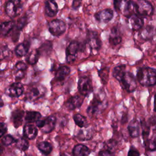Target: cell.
I'll return each mask as SVG.
<instances>
[{
  "instance_id": "6da1fadb",
  "label": "cell",
  "mask_w": 156,
  "mask_h": 156,
  "mask_svg": "<svg viewBox=\"0 0 156 156\" xmlns=\"http://www.w3.org/2000/svg\"><path fill=\"white\" fill-rule=\"evenodd\" d=\"M136 78L142 86H153L156 83V71L150 67L141 68L137 72Z\"/></svg>"
},
{
  "instance_id": "7a4b0ae2",
  "label": "cell",
  "mask_w": 156,
  "mask_h": 156,
  "mask_svg": "<svg viewBox=\"0 0 156 156\" xmlns=\"http://www.w3.org/2000/svg\"><path fill=\"white\" fill-rule=\"evenodd\" d=\"M107 106V102L105 99L104 96H102V94H96L94 95L92 101L87 108V112L90 117H92L94 115L100 113Z\"/></svg>"
},
{
  "instance_id": "3957f363",
  "label": "cell",
  "mask_w": 156,
  "mask_h": 156,
  "mask_svg": "<svg viewBox=\"0 0 156 156\" xmlns=\"http://www.w3.org/2000/svg\"><path fill=\"white\" fill-rule=\"evenodd\" d=\"M122 89L127 92L132 93L135 90L137 87L136 80L135 76L130 72L127 71L118 80Z\"/></svg>"
},
{
  "instance_id": "277c9868",
  "label": "cell",
  "mask_w": 156,
  "mask_h": 156,
  "mask_svg": "<svg viewBox=\"0 0 156 156\" xmlns=\"http://www.w3.org/2000/svg\"><path fill=\"white\" fill-rule=\"evenodd\" d=\"M23 9L21 0H9L5 4V12L7 16L14 18L18 16Z\"/></svg>"
},
{
  "instance_id": "5b68a950",
  "label": "cell",
  "mask_w": 156,
  "mask_h": 156,
  "mask_svg": "<svg viewBox=\"0 0 156 156\" xmlns=\"http://www.w3.org/2000/svg\"><path fill=\"white\" fill-rule=\"evenodd\" d=\"M37 126L40 128L44 133H49L51 132L55 128L56 124V118L54 115H51L45 119L41 118L36 122Z\"/></svg>"
},
{
  "instance_id": "8992f818",
  "label": "cell",
  "mask_w": 156,
  "mask_h": 156,
  "mask_svg": "<svg viewBox=\"0 0 156 156\" xmlns=\"http://www.w3.org/2000/svg\"><path fill=\"white\" fill-rule=\"evenodd\" d=\"M46 93V88L42 85H38L31 87L26 93V99L30 102L37 101L43 98Z\"/></svg>"
},
{
  "instance_id": "52a82bcc",
  "label": "cell",
  "mask_w": 156,
  "mask_h": 156,
  "mask_svg": "<svg viewBox=\"0 0 156 156\" xmlns=\"http://www.w3.org/2000/svg\"><path fill=\"white\" fill-rule=\"evenodd\" d=\"M78 90L82 96H88L93 90L91 79L86 76L80 77L78 80Z\"/></svg>"
},
{
  "instance_id": "ba28073f",
  "label": "cell",
  "mask_w": 156,
  "mask_h": 156,
  "mask_svg": "<svg viewBox=\"0 0 156 156\" xmlns=\"http://www.w3.org/2000/svg\"><path fill=\"white\" fill-rule=\"evenodd\" d=\"M48 29L52 35L58 37L62 35L66 31V24L63 20L55 19L48 23Z\"/></svg>"
},
{
  "instance_id": "9c48e42d",
  "label": "cell",
  "mask_w": 156,
  "mask_h": 156,
  "mask_svg": "<svg viewBox=\"0 0 156 156\" xmlns=\"http://www.w3.org/2000/svg\"><path fill=\"white\" fill-rule=\"evenodd\" d=\"M136 12L140 16H149L154 13V7L152 4L147 0H138L135 2Z\"/></svg>"
},
{
  "instance_id": "30bf717a",
  "label": "cell",
  "mask_w": 156,
  "mask_h": 156,
  "mask_svg": "<svg viewBox=\"0 0 156 156\" xmlns=\"http://www.w3.org/2000/svg\"><path fill=\"white\" fill-rule=\"evenodd\" d=\"M81 44L77 41H71L66 49V60L68 63L73 62L77 57L78 52L81 50Z\"/></svg>"
},
{
  "instance_id": "8fae6325",
  "label": "cell",
  "mask_w": 156,
  "mask_h": 156,
  "mask_svg": "<svg viewBox=\"0 0 156 156\" xmlns=\"http://www.w3.org/2000/svg\"><path fill=\"white\" fill-rule=\"evenodd\" d=\"M87 44L91 49L99 50L101 48L102 41L98 32L95 30H88L87 34Z\"/></svg>"
},
{
  "instance_id": "7c38bea8",
  "label": "cell",
  "mask_w": 156,
  "mask_h": 156,
  "mask_svg": "<svg viewBox=\"0 0 156 156\" xmlns=\"http://www.w3.org/2000/svg\"><path fill=\"white\" fill-rule=\"evenodd\" d=\"M27 17L26 16H24L21 17L15 23V26L12 31L11 34V37H12V40H13V42H16L18 40V38L20 36V32L21 30L25 27V26L27 23Z\"/></svg>"
},
{
  "instance_id": "4fadbf2b",
  "label": "cell",
  "mask_w": 156,
  "mask_h": 156,
  "mask_svg": "<svg viewBox=\"0 0 156 156\" xmlns=\"http://www.w3.org/2000/svg\"><path fill=\"white\" fill-rule=\"evenodd\" d=\"M24 87L20 82H15L9 85L5 91V93L8 96L12 98L20 97L24 93Z\"/></svg>"
},
{
  "instance_id": "5bb4252c",
  "label": "cell",
  "mask_w": 156,
  "mask_h": 156,
  "mask_svg": "<svg viewBox=\"0 0 156 156\" xmlns=\"http://www.w3.org/2000/svg\"><path fill=\"white\" fill-rule=\"evenodd\" d=\"M96 21L100 23H107L111 21L113 17V12L110 9H105L96 12L94 15Z\"/></svg>"
},
{
  "instance_id": "9a60e30c",
  "label": "cell",
  "mask_w": 156,
  "mask_h": 156,
  "mask_svg": "<svg viewBox=\"0 0 156 156\" xmlns=\"http://www.w3.org/2000/svg\"><path fill=\"white\" fill-rule=\"evenodd\" d=\"M128 24L130 29L133 30L141 29L144 24L143 18L138 15L134 13L128 17Z\"/></svg>"
},
{
  "instance_id": "2e32d148",
  "label": "cell",
  "mask_w": 156,
  "mask_h": 156,
  "mask_svg": "<svg viewBox=\"0 0 156 156\" xmlns=\"http://www.w3.org/2000/svg\"><path fill=\"white\" fill-rule=\"evenodd\" d=\"M83 102V96L80 95H74L68 99L65 103L66 107L69 110H73L77 108H79Z\"/></svg>"
},
{
  "instance_id": "e0dca14e",
  "label": "cell",
  "mask_w": 156,
  "mask_h": 156,
  "mask_svg": "<svg viewBox=\"0 0 156 156\" xmlns=\"http://www.w3.org/2000/svg\"><path fill=\"white\" fill-rule=\"evenodd\" d=\"M70 74V69L65 65L60 66L55 71L54 80L56 82L62 83Z\"/></svg>"
},
{
  "instance_id": "ac0fdd59",
  "label": "cell",
  "mask_w": 156,
  "mask_h": 156,
  "mask_svg": "<svg viewBox=\"0 0 156 156\" xmlns=\"http://www.w3.org/2000/svg\"><path fill=\"white\" fill-rule=\"evenodd\" d=\"M58 11L57 3L55 0H46L44 4V13L48 17H54Z\"/></svg>"
},
{
  "instance_id": "d6986e66",
  "label": "cell",
  "mask_w": 156,
  "mask_h": 156,
  "mask_svg": "<svg viewBox=\"0 0 156 156\" xmlns=\"http://www.w3.org/2000/svg\"><path fill=\"white\" fill-rule=\"evenodd\" d=\"M27 69V65L22 62H18L13 68V74L16 79H21L25 76L26 70Z\"/></svg>"
},
{
  "instance_id": "ffe728a7",
  "label": "cell",
  "mask_w": 156,
  "mask_h": 156,
  "mask_svg": "<svg viewBox=\"0 0 156 156\" xmlns=\"http://www.w3.org/2000/svg\"><path fill=\"white\" fill-rule=\"evenodd\" d=\"M140 122L136 119H132L127 126L129 135L132 138L138 137L140 135Z\"/></svg>"
},
{
  "instance_id": "44dd1931",
  "label": "cell",
  "mask_w": 156,
  "mask_h": 156,
  "mask_svg": "<svg viewBox=\"0 0 156 156\" xmlns=\"http://www.w3.org/2000/svg\"><path fill=\"white\" fill-rule=\"evenodd\" d=\"M24 117V112L21 109L15 110L11 115V119L15 128L19 127L21 126L23 118Z\"/></svg>"
},
{
  "instance_id": "7402d4cb",
  "label": "cell",
  "mask_w": 156,
  "mask_h": 156,
  "mask_svg": "<svg viewBox=\"0 0 156 156\" xmlns=\"http://www.w3.org/2000/svg\"><path fill=\"white\" fill-rule=\"evenodd\" d=\"M122 41V37L120 31L117 26L113 27L109 35V43L112 46L119 44Z\"/></svg>"
},
{
  "instance_id": "603a6c76",
  "label": "cell",
  "mask_w": 156,
  "mask_h": 156,
  "mask_svg": "<svg viewBox=\"0 0 156 156\" xmlns=\"http://www.w3.org/2000/svg\"><path fill=\"white\" fill-rule=\"evenodd\" d=\"M37 133L38 130L34 125L30 123L24 125L23 127V135L26 138L33 140L37 136Z\"/></svg>"
},
{
  "instance_id": "cb8c5ba5",
  "label": "cell",
  "mask_w": 156,
  "mask_h": 156,
  "mask_svg": "<svg viewBox=\"0 0 156 156\" xmlns=\"http://www.w3.org/2000/svg\"><path fill=\"white\" fill-rule=\"evenodd\" d=\"M30 46V41L28 40H24L16 46L15 49V52L18 57L25 56L28 53Z\"/></svg>"
},
{
  "instance_id": "d4e9b609",
  "label": "cell",
  "mask_w": 156,
  "mask_h": 156,
  "mask_svg": "<svg viewBox=\"0 0 156 156\" xmlns=\"http://www.w3.org/2000/svg\"><path fill=\"white\" fill-rule=\"evenodd\" d=\"M15 22L13 20L2 22L0 24V35L6 37L10 34L14 26Z\"/></svg>"
},
{
  "instance_id": "484cf974",
  "label": "cell",
  "mask_w": 156,
  "mask_h": 156,
  "mask_svg": "<svg viewBox=\"0 0 156 156\" xmlns=\"http://www.w3.org/2000/svg\"><path fill=\"white\" fill-rule=\"evenodd\" d=\"M93 135V129L92 127H84L80 129L77 135V138L80 141H87L90 140Z\"/></svg>"
},
{
  "instance_id": "4316f807",
  "label": "cell",
  "mask_w": 156,
  "mask_h": 156,
  "mask_svg": "<svg viewBox=\"0 0 156 156\" xmlns=\"http://www.w3.org/2000/svg\"><path fill=\"white\" fill-rule=\"evenodd\" d=\"M136 13L135 2L132 0H127L125 2L122 13L126 17H129L132 15Z\"/></svg>"
},
{
  "instance_id": "83f0119b",
  "label": "cell",
  "mask_w": 156,
  "mask_h": 156,
  "mask_svg": "<svg viewBox=\"0 0 156 156\" xmlns=\"http://www.w3.org/2000/svg\"><path fill=\"white\" fill-rule=\"evenodd\" d=\"M90 152V149L83 144H78L73 149V156H88Z\"/></svg>"
},
{
  "instance_id": "f1b7e54d",
  "label": "cell",
  "mask_w": 156,
  "mask_h": 156,
  "mask_svg": "<svg viewBox=\"0 0 156 156\" xmlns=\"http://www.w3.org/2000/svg\"><path fill=\"white\" fill-rule=\"evenodd\" d=\"M154 28L152 26H148L142 29L140 32V37L143 40H150L154 35Z\"/></svg>"
},
{
  "instance_id": "f546056e",
  "label": "cell",
  "mask_w": 156,
  "mask_h": 156,
  "mask_svg": "<svg viewBox=\"0 0 156 156\" xmlns=\"http://www.w3.org/2000/svg\"><path fill=\"white\" fill-rule=\"evenodd\" d=\"M41 118V115L38 112L27 111L24 116V119L27 123L35 122Z\"/></svg>"
},
{
  "instance_id": "4dcf8cb0",
  "label": "cell",
  "mask_w": 156,
  "mask_h": 156,
  "mask_svg": "<svg viewBox=\"0 0 156 156\" xmlns=\"http://www.w3.org/2000/svg\"><path fill=\"white\" fill-rule=\"evenodd\" d=\"M26 60L30 65H35L38 60L40 55V52L38 49H34L27 54Z\"/></svg>"
},
{
  "instance_id": "1f68e13d",
  "label": "cell",
  "mask_w": 156,
  "mask_h": 156,
  "mask_svg": "<svg viewBox=\"0 0 156 156\" xmlns=\"http://www.w3.org/2000/svg\"><path fill=\"white\" fill-rule=\"evenodd\" d=\"M37 147L39 151L44 155H49L52 151V144L48 141H41L37 144Z\"/></svg>"
},
{
  "instance_id": "d6a6232c",
  "label": "cell",
  "mask_w": 156,
  "mask_h": 156,
  "mask_svg": "<svg viewBox=\"0 0 156 156\" xmlns=\"http://www.w3.org/2000/svg\"><path fill=\"white\" fill-rule=\"evenodd\" d=\"M73 119L76 124L80 128L86 127L88 126V122L86 118L79 113L75 114L73 116Z\"/></svg>"
},
{
  "instance_id": "836d02e7",
  "label": "cell",
  "mask_w": 156,
  "mask_h": 156,
  "mask_svg": "<svg viewBox=\"0 0 156 156\" xmlns=\"http://www.w3.org/2000/svg\"><path fill=\"white\" fill-rule=\"evenodd\" d=\"M16 147L21 151L27 150L29 146V143L25 137H21L15 140Z\"/></svg>"
},
{
  "instance_id": "e575fe53",
  "label": "cell",
  "mask_w": 156,
  "mask_h": 156,
  "mask_svg": "<svg viewBox=\"0 0 156 156\" xmlns=\"http://www.w3.org/2000/svg\"><path fill=\"white\" fill-rule=\"evenodd\" d=\"M126 71V66L125 65H120L115 66L112 72L113 76L118 80L120 77Z\"/></svg>"
},
{
  "instance_id": "d590c367",
  "label": "cell",
  "mask_w": 156,
  "mask_h": 156,
  "mask_svg": "<svg viewBox=\"0 0 156 156\" xmlns=\"http://www.w3.org/2000/svg\"><path fill=\"white\" fill-rule=\"evenodd\" d=\"M12 55V51L7 45L0 46V60H4Z\"/></svg>"
},
{
  "instance_id": "8d00e7d4",
  "label": "cell",
  "mask_w": 156,
  "mask_h": 156,
  "mask_svg": "<svg viewBox=\"0 0 156 156\" xmlns=\"http://www.w3.org/2000/svg\"><path fill=\"white\" fill-rule=\"evenodd\" d=\"M99 76L103 84H106L108 80L109 74V68H103L98 71Z\"/></svg>"
},
{
  "instance_id": "74e56055",
  "label": "cell",
  "mask_w": 156,
  "mask_h": 156,
  "mask_svg": "<svg viewBox=\"0 0 156 156\" xmlns=\"http://www.w3.org/2000/svg\"><path fill=\"white\" fill-rule=\"evenodd\" d=\"M116 146H117V141L114 139H110L105 141V143H104V147L113 152L115 149Z\"/></svg>"
},
{
  "instance_id": "f35d334b",
  "label": "cell",
  "mask_w": 156,
  "mask_h": 156,
  "mask_svg": "<svg viewBox=\"0 0 156 156\" xmlns=\"http://www.w3.org/2000/svg\"><path fill=\"white\" fill-rule=\"evenodd\" d=\"M144 146L146 148L151 151H154L155 150V138L149 140L147 139L145 141H144Z\"/></svg>"
},
{
  "instance_id": "ab89813d",
  "label": "cell",
  "mask_w": 156,
  "mask_h": 156,
  "mask_svg": "<svg viewBox=\"0 0 156 156\" xmlns=\"http://www.w3.org/2000/svg\"><path fill=\"white\" fill-rule=\"evenodd\" d=\"M2 141L4 145L9 146L15 142V139L12 136L7 135L2 138Z\"/></svg>"
},
{
  "instance_id": "60d3db41",
  "label": "cell",
  "mask_w": 156,
  "mask_h": 156,
  "mask_svg": "<svg viewBox=\"0 0 156 156\" xmlns=\"http://www.w3.org/2000/svg\"><path fill=\"white\" fill-rule=\"evenodd\" d=\"M127 156H140V152L134 147L130 146L127 154Z\"/></svg>"
},
{
  "instance_id": "b9f144b4",
  "label": "cell",
  "mask_w": 156,
  "mask_h": 156,
  "mask_svg": "<svg viewBox=\"0 0 156 156\" xmlns=\"http://www.w3.org/2000/svg\"><path fill=\"white\" fill-rule=\"evenodd\" d=\"M112 155L113 152L112 151L104 148V149L99 152L98 156H112Z\"/></svg>"
},
{
  "instance_id": "7bdbcfd3",
  "label": "cell",
  "mask_w": 156,
  "mask_h": 156,
  "mask_svg": "<svg viewBox=\"0 0 156 156\" xmlns=\"http://www.w3.org/2000/svg\"><path fill=\"white\" fill-rule=\"evenodd\" d=\"M122 4V0H113V6L116 12H118L121 10Z\"/></svg>"
},
{
  "instance_id": "ee69618b",
  "label": "cell",
  "mask_w": 156,
  "mask_h": 156,
  "mask_svg": "<svg viewBox=\"0 0 156 156\" xmlns=\"http://www.w3.org/2000/svg\"><path fill=\"white\" fill-rule=\"evenodd\" d=\"M7 128L4 123L0 122V138L2 136L7 132Z\"/></svg>"
},
{
  "instance_id": "f6af8a7d",
  "label": "cell",
  "mask_w": 156,
  "mask_h": 156,
  "mask_svg": "<svg viewBox=\"0 0 156 156\" xmlns=\"http://www.w3.org/2000/svg\"><path fill=\"white\" fill-rule=\"evenodd\" d=\"M81 4V0H73V7L74 9H77Z\"/></svg>"
},
{
  "instance_id": "bcb514c9",
  "label": "cell",
  "mask_w": 156,
  "mask_h": 156,
  "mask_svg": "<svg viewBox=\"0 0 156 156\" xmlns=\"http://www.w3.org/2000/svg\"><path fill=\"white\" fill-rule=\"evenodd\" d=\"M4 105V102L0 98V107H2Z\"/></svg>"
},
{
  "instance_id": "7dc6e473",
  "label": "cell",
  "mask_w": 156,
  "mask_h": 156,
  "mask_svg": "<svg viewBox=\"0 0 156 156\" xmlns=\"http://www.w3.org/2000/svg\"><path fill=\"white\" fill-rule=\"evenodd\" d=\"M3 73H4V71L1 69V66H0V77H2V76Z\"/></svg>"
},
{
  "instance_id": "c3c4849f",
  "label": "cell",
  "mask_w": 156,
  "mask_h": 156,
  "mask_svg": "<svg viewBox=\"0 0 156 156\" xmlns=\"http://www.w3.org/2000/svg\"><path fill=\"white\" fill-rule=\"evenodd\" d=\"M60 156H69V155H67L66 154H62L60 155Z\"/></svg>"
},
{
  "instance_id": "681fc988",
  "label": "cell",
  "mask_w": 156,
  "mask_h": 156,
  "mask_svg": "<svg viewBox=\"0 0 156 156\" xmlns=\"http://www.w3.org/2000/svg\"><path fill=\"white\" fill-rule=\"evenodd\" d=\"M24 156H31V155H24Z\"/></svg>"
}]
</instances>
